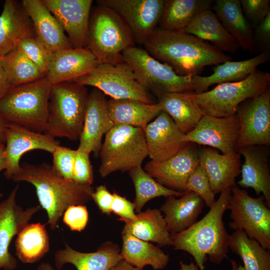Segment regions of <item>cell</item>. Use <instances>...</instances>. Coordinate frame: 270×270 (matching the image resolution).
<instances>
[{
	"instance_id": "obj_1",
	"label": "cell",
	"mask_w": 270,
	"mask_h": 270,
	"mask_svg": "<svg viewBox=\"0 0 270 270\" xmlns=\"http://www.w3.org/2000/svg\"><path fill=\"white\" fill-rule=\"evenodd\" d=\"M144 46L152 57L182 76L198 75L206 66L232 60L213 45L182 30L157 28Z\"/></svg>"
},
{
	"instance_id": "obj_2",
	"label": "cell",
	"mask_w": 270,
	"mask_h": 270,
	"mask_svg": "<svg viewBox=\"0 0 270 270\" xmlns=\"http://www.w3.org/2000/svg\"><path fill=\"white\" fill-rule=\"evenodd\" d=\"M230 196L231 188L221 192L214 205L201 220L188 229L172 235L174 248L190 254L200 270H204L208 257L216 264H220L227 257L230 234L222 218L228 210Z\"/></svg>"
},
{
	"instance_id": "obj_3",
	"label": "cell",
	"mask_w": 270,
	"mask_h": 270,
	"mask_svg": "<svg viewBox=\"0 0 270 270\" xmlns=\"http://www.w3.org/2000/svg\"><path fill=\"white\" fill-rule=\"evenodd\" d=\"M16 182H24L36 189L41 208L48 216V224L54 230L64 211L72 205L84 204L92 199V186L77 184L59 176L52 165L24 162L12 176Z\"/></svg>"
},
{
	"instance_id": "obj_4",
	"label": "cell",
	"mask_w": 270,
	"mask_h": 270,
	"mask_svg": "<svg viewBox=\"0 0 270 270\" xmlns=\"http://www.w3.org/2000/svg\"><path fill=\"white\" fill-rule=\"evenodd\" d=\"M88 94L86 86L74 81L52 85L44 133L54 138L79 139Z\"/></svg>"
},
{
	"instance_id": "obj_5",
	"label": "cell",
	"mask_w": 270,
	"mask_h": 270,
	"mask_svg": "<svg viewBox=\"0 0 270 270\" xmlns=\"http://www.w3.org/2000/svg\"><path fill=\"white\" fill-rule=\"evenodd\" d=\"M52 86L45 76L12 88L0 100V116L6 122L44 133Z\"/></svg>"
},
{
	"instance_id": "obj_6",
	"label": "cell",
	"mask_w": 270,
	"mask_h": 270,
	"mask_svg": "<svg viewBox=\"0 0 270 270\" xmlns=\"http://www.w3.org/2000/svg\"><path fill=\"white\" fill-rule=\"evenodd\" d=\"M135 44L128 26L115 11L100 4L91 10L86 48L98 64L123 60L122 52Z\"/></svg>"
},
{
	"instance_id": "obj_7",
	"label": "cell",
	"mask_w": 270,
	"mask_h": 270,
	"mask_svg": "<svg viewBox=\"0 0 270 270\" xmlns=\"http://www.w3.org/2000/svg\"><path fill=\"white\" fill-rule=\"evenodd\" d=\"M99 155L98 172L102 178L117 171L129 172L142 166L148 156L144 129L114 125L105 134Z\"/></svg>"
},
{
	"instance_id": "obj_8",
	"label": "cell",
	"mask_w": 270,
	"mask_h": 270,
	"mask_svg": "<svg viewBox=\"0 0 270 270\" xmlns=\"http://www.w3.org/2000/svg\"><path fill=\"white\" fill-rule=\"evenodd\" d=\"M270 84V74L256 69L242 80L218 84L208 91L194 92L192 96L204 114L228 117L236 114L242 102L264 92Z\"/></svg>"
},
{
	"instance_id": "obj_9",
	"label": "cell",
	"mask_w": 270,
	"mask_h": 270,
	"mask_svg": "<svg viewBox=\"0 0 270 270\" xmlns=\"http://www.w3.org/2000/svg\"><path fill=\"white\" fill-rule=\"evenodd\" d=\"M122 57L132 67L138 82L158 98L168 93L194 92V76L178 74L145 49L130 47L122 52Z\"/></svg>"
},
{
	"instance_id": "obj_10",
	"label": "cell",
	"mask_w": 270,
	"mask_h": 270,
	"mask_svg": "<svg viewBox=\"0 0 270 270\" xmlns=\"http://www.w3.org/2000/svg\"><path fill=\"white\" fill-rule=\"evenodd\" d=\"M74 82L93 86L111 98L155 104L150 92L138 82L132 67L124 60L98 64L88 73Z\"/></svg>"
},
{
	"instance_id": "obj_11",
	"label": "cell",
	"mask_w": 270,
	"mask_h": 270,
	"mask_svg": "<svg viewBox=\"0 0 270 270\" xmlns=\"http://www.w3.org/2000/svg\"><path fill=\"white\" fill-rule=\"evenodd\" d=\"M262 196H250L236 185L231 188L230 228L242 230L250 238L270 250V210Z\"/></svg>"
},
{
	"instance_id": "obj_12",
	"label": "cell",
	"mask_w": 270,
	"mask_h": 270,
	"mask_svg": "<svg viewBox=\"0 0 270 270\" xmlns=\"http://www.w3.org/2000/svg\"><path fill=\"white\" fill-rule=\"evenodd\" d=\"M96 2L115 11L128 26L135 44L144 45L158 28L164 0H100Z\"/></svg>"
},
{
	"instance_id": "obj_13",
	"label": "cell",
	"mask_w": 270,
	"mask_h": 270,
	"mask_svg": "<svg viewBox=\"0 0 270 270\" xmlns=\"http://www.w3.org/2000/svg\"><path fill=\"white\" fill-rule=\"evenodd\" d=\"M236 114L240 125L236 150L246 146H270V88L242 102Z\"/></svg>"
},
{
	"instance_id": "obj_14",
	"label": "cell",
	"mask_w": 270,
	"mask_h": 270,
	"mask_svg": "<svg viewBox=\"0 0 270 270\" xmlns=\"http://www.w3.org/2000/svg\"><path fill=\"white\" fill-rule=\"evenodd\" d=\"M196 144L186 142L167 160L148 162L144 170L164 186L185 193L188 178L199 165V150Z\"/></svg>"
},
{
	"instance_id": "obj_15",
	"label": "cell",
	"mask_w": 270,
	"mask_h": 270,
	"mask_svg": "<svg viewBox=\"0 0 270 270\" xmlns=\"http://www.w3.org/2000/svg\"><path fill=\"white\" fill-rule=\"evenodd\" d=\"M240 125L236 114L228 117L204 115L192 131L184 134V142L208 146L222 152L236 151Z\"/></svg>"
},
{
	"instance_id": "obj_16",
	"label": "cell",
	"mask_w": 270,
	"mask_h": 270,
	"mask_svg": "<svg viewBox=\"0 0 270 270\" xmlns=\"http://www.w3.org/2000/svg\"><path fill=\"white\" fill-rule=\"evenodd\" d=\"M18 188L16 185L0 202V270H14L16 268V259L9 251L10 242L41 208L36 206L24 209L18 205L16 196Z\"/></svg>"
},
{
	"instance_id": "obj_17",
	"label": "cell",
	"mask_w": 270,
	"mask_h": 270,
	"mask_svg": "<svg viewBox=\"0 0 270 270\" xmlns=\"http://www.w3.org/2000/svg\"><path fill=\"white\" fill-rule=\"evenodd\" d=\"M5 158L6 168L4 176L12 179L20 168V160L26 152L40 150L52 154L60 146L59 142L44 133L28 130L6 122L5 131Z\"/></svg>"
},
{
	"instance_id": "obj_18",
	"label": "cell",
	"mask_w": 270,
	"mask_h": 270,
	"mask_svg": "<svg viewBox=\"0 0 270 270\" xmlns=\"http://www.w3.org/2000/svg\"><path fill=\"white\" fill-rule=\"evenodd\" d=\"M74 48H86L92 0H42Z\"/></svg>"
},
{
	"instance_id": "obj_19",
	"label": "cell",
	"mask_w": 270,
	"mask_h": 270,
	"mask_svg": "<svg viewBox=\"0 0 270 270\" xmlns=\"http://www.w3.org/2000/svg\"><path fill=\"white\" fill-rule=\"evenodd\" d=\"M114 126L109 114L105 94L98 89L94 88L88 94L78 150L98 155L103 136Z\"/></svg>"
},
{
	"instance_id": "obj_20",
	"label": "cell",
	"mask_w": 270,
	"mask_h": 270,
	"mask_svg": "<svg viewBox=\"0 0 270 270\" xmlns=\"http://www.w3.org/2000/svg\"><path fill=\"white\" fill-rule=\"evenodd\" d=\"M148 156L161 162L176 154L186 143L184 134L164 112L160 113L144 128Z\"/></svg>"
},
{
	"instance_id": "obj_21",
	"label": "cell",
	"mask_w": 270,
	"mask_h": 270,
	"mask_svg": "<svg viewBox=\"0 0 270 270\" xmlns=\"http://www.w3.org/2000/svg\"><path fill=\"white\" fill-rule=\"evenodd\" d=\"M268 146L251 145L238 148L236 151L243 156L241 166V180L238 184L244 188H252L256 194H261L266 205L270 208V173L268 167Z\"/></svg>"
},
{
	"instance_id": "obj_22",
	"label": "cell",
	"mask_w": 270,
	"mask_h": 270,
	"mask_svg": "<svg viewBox=\"0 0 270 270\" xmlns=\"http://www.w3.org/2000/svg\"><path fill=\"white\" fill-rule=\"evenodd\" d=\"M199 164L206 172L214 195L236 186L242 166L240 155L236 151L220 154L214 148H202L199 150Z\"/></svg>"
},
{
	"instance_id": "obj_23",
	"label": "cell",
	"mask_w": 270,
	"mask_h": 270,
	"mask_svg": "<svg viewBox=\"0 0 270 270\" xmlns=\"http://www.w3.org/2000/svg\"><path fill=\"white\" fill-rule=\"evenodd\" d=\"M98 64L87 48L64 49L54 52L46 76L52 85L74 81L88 73Z\"/></svg>"
},
{
	"instance_id": "obj_24",
	"label": "cell",
	"mask_w": 270,
	"mask_h": 270,
	"mask_svg": "<svg viewBox=\"0 0 270 270\" xmlns=\"http://www.w3.org/2000/svg\"><path fill=\"white\" fill-rule=\"evenodd\" d=\"M22 6L32 22L36 36L53 53L73 48L62 26L42 0H22Z\"/></svg>"
},
{
	"instance_id": "obj_25",
	"label": "cell",
	"mask_w": 270,
	"mask_h": 270,
	"mask_svg": "<svg viewBox=\"0 0 270 270\" xmlns=\"http://www.w3.org/2000/svg\"><path fill=\"white\" fill-rule=\"evenodd\" d=\"M122 260L118 246L110 242L102 244L96 251L91 252L77 251L66 244L54 256L57 269L62 268L66 264H70L77 270H110Z\"/></svg>"
},
{
	"instance_id": "obj_26",
	"label": "cell",
	"mask_w": 270,
	"mask_h": 270,
	"mask_svg": "<svg viewBox=\"0 0 270 270\" xmlns=\"http://www.w3.org/2000/svg\"><path fill=\"white\" fill-rule=\"evenodd\" d=\"M34 36L32 22L21 2L6 0L0 15V57L16 48L21 40Z\"/></svg>"
},
{
	"instance_id": "obj_27",
	"label": "cell",
	"mask_w": 270,
	"mask_h": 270,
	"mask_svg": "<svg viewBox=\"0 0 270 270\" xmlns=\"http://www.w3.org/2000/svg\"><path fill=\"white\" fill-rule=\"evenodd\" d=\"M270 50H268L256 56L244 60H228L217 64L213 68L214 72L209 76H193L194 92L199 94L206 91L214 84L235 82L242 80L254 72L257 67L270 60Z\"/></svg>"
},
{
	"instance_id": "obj_28",
	"label": "cell",
	"mask_w": 270,
	"mask_h": 270,
	"mask_svg": "<svg viewBox=\"0 0 270 270\" xmlns=\"http://www.w3.org/2000/svg\"><path fill=\"white\" fill-rule=\"evenodd\" d=\"M204 206L198 196L190 191L180 198L174 196H168L160 210L164 213L168 230L172 235L188 229L196 222Z\"/></svg>"
},
{
	"instance_id": "obj_29",
	"label": "cell",
	"mask_w": 270,
	"mask_h": 270,
	"mask_svg": "<svg viewBox=\"0 0 270 270\" xmlns=\"http://www.w3.org/2000/svg\"><path fill=\"white\" fill-rule=\"evenodd\" d=\"M194 92L168 93L158 98L166 112L184 134L192 131L205 115L194 99Z\"/></svg>"
},
{
	"instance_id": "obj_30",
	"label": "cell",
	"mask_w": 270,
	"mask_h": 270,
	"mask_svg": "<svg viewBox=\"0 0 270 270\" xmlns=\"http://www.w3.org/2000/svg\"><path fill=\"white\" fill-rule=\"evenodd\" d=\"M182 30L210 42L223 52L235 53L240 48L210 8L201 12Z\"/></svg>"
},
{
	"instance_id": "obj_31",
	"label": "cell",
	"mask_w": 270,
	"mask_h": 270,
	"mask_svg": "<svg viewBox=\"0 0 270 270\" xmlns=\"http://www.w3.org/2000/svg\"><path fill=\"white\" fill-rule=\"evenodd\" d=\"M214 14L225 29L244 51L253 48L254 28L246 18L239 0H217Z\"/></svg>"
},
{
	"instance_id": "obj_32",
	"label": "cell",
	"mask_w": 270,
	"mask_h": 270,
	"mask_svg": "<svg viewBox=\"0 0 270 270\" xmlns=\"http://www.w3.org/2000/svg\"><path fill=\"white\" fill-rule=\"evenodd\" d=\"M110 118L114 125L124 124L144 128L162 111L159 104H146L130 99L108 100Z\"/></svg>"
},
{
	"instance_id": "obj_33",
	"label": "cell",
	"mask_w": 270,
	"mask_h": 270,
	"mask_svg": "<svg viewBox=\"0 0 270 270\" xmlns=\"http://www.w3.org/2000/svg\"><path fill=\"white\" fill-rule=\"evenodd\" d=\"M136 218L126 221L122 233H128L146 242L160 246L172 245V235L160 210L148 208L136 214Z\"/></svg>"
},
{
	"instance_id": "obj_34",
	"label": "cell",
	"mask_w": 270,
	"mask_h": 270,
	"mask_svg": "<svg viewBox=\"0 0 270 270\" xmlns=\"http://www.w3.org/2000/svg\"><path fill=\"white\" fill-rule=\"evenodd\" d=\"M122 240L120 254L122 260L130 265L142 268L150 266L154 270L167 266L169 256L158 246L128 233H122Z\"/></svg>"
},
{
	"instance_id": "obj_35",
	"label": "cell",
	"mask_w": 270,
	"mask_h": 270,
	"mask_svg": "<svg viewBox=\"0 0 270 270\" xmlns=\"http://www.w3.org/2000/svg\"><path fill=\"white\" fill-rule=\"evenodd\" d=\"M212 4L210 0H164L158 28L182 30Z\"/></svg>"
},
{
	"instance_id": "obj_36",
	"label": "cell",
	"mask_w": 270,
	"mask_h": 270,
	"mask_svg": "<svg viewBox=\"0 0 270 270\" xmlns=\"http://www.w3.org/2000/svg\"><path fill=\"white\" fill-rule=\"evenodd\" d=\"M45 225L40 222L28 224L17 235L16 255L22 262H36L48 252L50 240Z\"/></svg>"
},
{
	"instance_id": "obj_37",
	"label": "cell",
	"mask_w": 270,
	"mask_h": 270,
	"mask_svg": "<svg viewBox=\"0 0 270 270\" xmlns=\"http://www.w3.org/2000/svg\"><path fill=\"white\" fill-rule=\"evenodd\" d=\"M228 247L239 256L246 270H270V252L242 230H234L229 236Z\"/></svg>"
},
{
	"instance_id": "obj_38",
	"label": "cell",
	"mask_w": 270,
	"mask_h": 270,
	"mask_svg": "<svg viewBox=\"0 0 270 270\" xmlns=\"http://www.w3.org/2000/svg\"><path fill=\"white\" fill-rule=\"evenodd\" d=\"M129 174L136 192L134 202V210L138 213L141 212L147 202L154 198L162 196H181L184 194L169 189L158 183L142 168V166L131 169Z\"/></svg>"
},
{
	"instance_id": "obj_39",
	"label": "cell",
	"mask_w": 270,
	"mask_h": 270,
	"mask_svg": "<svg viewBox=\"0 0 270 270\" xmlns=\"http://www.w3.org/2000/svg\"><path fill=\"white\" fill-rule=\"evenodd\" d=\"M3 67L6 77L12 87L46 76L17 47L3 57Z\"/></svg>"
},
{
	"instance_id": "obj_40",
	"label": "cell",
	"mask_w": 270,
	"mask_h": 270,
	"mask_svg": "<svg viewBox=\"0 0 270 270\" xmlns=\"http://www.w3.org/2000/svg\"><path fill=\"white\" fill-rule=\"evenodd\" d=\"M17 48L42 72L46 74L54 53L36 36L21 40L18 42Z\"/></svg>"
},
{
	"instance_id": "obj_41",
	"label": "cell",
	"mask_w": 270,
	"mask_h": 270,
	"mask_svg": "<svg viewBox=\"0 0 270 270\" xmlns=\"http://www.w3.org/2000/svg\"><path fill=\"white\" fill-rule=\"evenodd\" d=\"M186 188V192L192 191L198 196L210 208L216 202L209 179L200 164L188 178Z\"/></svg>"
},
{
	"instance_id": "obj_42",
	"label": "cell",
	"mask_w": 270,
	"mask_h": 270,
	"mask_svg": "<svg viewBox=\"0 0 270 270\" xmlns=\"http://www.w3.org/2000/svg\"><path fill=\"white\" fill-rule=\"evenodd\" d=\"M52 154V167L62 178L73 180V170L76 150L65 146H58Z\"/></svg>"
},
{
	"instance_id": "obj_43",
	"label": "cell",
	"mask_w": 270,
	"mask_h": 270,
	"mask_svg": "<svg viewBox=\"0 0 270 270\" xmlns=\"http://www.w3.org/2000/svg\"><path fill=\"white\" fill-rule=\"evenodd\" d=\"M243 14L254 29L270 12V0H240Z\"/></svg>"
},
{
	"instance_id": "obj_44",
	"label": "cell",
	"mask_w": 270,
	"mask_h": 270,
	"mask_svg": "<svg viewBox=\"0 0 270 270\" xmlns=\"http://www.w3.org/2000/svg\"><path fill=\"white\" fill-rule=\"evenodd\" d=\"M90 154L86 152L76 150L73 181L77 184L92 186L93 183V169L90 159Z\"/></svg>"
},
{
	"instance_id": "obj_45",
	"label": "cell",
	"mask_w": 270,
	"mask_h": 270,
	"mask_svg": "<svg viewBox=\"0 0 270 270\" xmlns=\"http://www.w3.org/2000/svg\"><path fill=\"white\" fill-rule=\"evenodd\" d=\"M64 223L72 231L81 232L86 227L88 213L84 204L72 205L63 214Z\"/></svg>"
},
{
	"instance_id": "obj_46",
	"label": "cell",
	"mask_w": 270,
	"mask_h": 270,
	"mask_svg": "<svg viewBox=\"0 0 270 270\" xmlns=\"http://www.w3.org/2000/svg\"><path fill=\"white\" fill-rule=\"evenodd\" d=\"M270 12L254 29L252 50L260 54L270 50Z\"/></svg>"
},
{
	"instance_id": "obj_47",
	"label": "cell",
	"mask_w": 270,
	"mask_h": 270,
	"mask_svg": "<svg viewBox=\"0 0 270 270\" xmlns=\"http://www.w3.org/2000/svg\"><path fill=\"white\" fill-rule=\"evenodd\" d=\"M134 210V202L116 192L112 193L111 211L120 216L119 220L126 222L136 220L137 216Z\"/></svg>"
},
{
	"instance_id": "obj_48",
	"label": "cell",
	"mask_w": 270,
	"mask_h": 270,
	"mask_svg": "<svg viewBox=\"0 0 270 270\" xmlns=\"http://www.w3.org/2000/svg\"><path fill=\"white\" fill-rule=\"evenodd\" d=\"M91 198L102 212L108 215L110 214L112 194L110 192L105 186H97L92 194Z\"/></svg>"
},
{
	"instance_id": "obj_49",
	"label": "cell",
	"mask_w": 270,
	"mask_h": 270,
	"mask_svg": "<svg viewBox=\"0 0 270 270\" xmlns=\"http://www.w3.org/2000/svg\"><path fill=\"white\" fill-rule=\"evenodd\" d=\"M12 86L9 83L3 67V57H0V100L10 89Z\"/></svg>"
},
{
	"instance_id": "obj_50",
	"label": "cell",
	"mask_w": 270,
	"mask_h": 270,
	"mask_svg": "<svg viewBox=\"0 0 270 270\" xmlns=\"http://www.w3.org/2000/svg\"><path fill=\"white\" fill-rule=\"evenodd\" d=\"M110 270H143V268L134 266L122 260L112 266Z\"/></svg>"
},
{
	"instance_id": "obj_51",
	"label": "cell",
	"mask_w": 270,
	"mask_h": 270,
	"mask_svg": "<svg viewBox=\"0 0 270 270\" xmlns=\"http://www.w3.org/2000/svg\"><path fill=\"white\" fill-rule=\"evenodd\" d=\"M6 168L5 158V145L0 142V172Z\"/></svg>"
},
{
	"instance_id": "obj_52",
	"label": "cell",
	"mask_w": 270,
	"mask_h": 270,
	"mask_svg": "<svg viewBox=\"0 0 270 270\" xmlns=\"http://www.w3.org/2000/svg\"><path fill=\"white\" fill-rule=\"evenodd\" d=\"M6 122L0 116V142H5V131Z\"/></svg>"
},
{
	"instance_id": "obj_53",
	"label": "cell",
	"mask_w": 270,
	"mask_h": 270,
	"mask_svg": "<svg viewBox=\"0 0 270 270\" xmlns=\"http://www.w3.org/2000/svg\"><path fill=\"white\" fill-rule=\"evenodd\" d=\"M180 265L182 270H198L199 269L198 266L193 261H191L190 264H186L182 261H180Z\"/></svg>"
},
{
	"instance_id": "obj_54",
	"label": "cell",
	"mask_w": 270,
	"mask_h": 270,
	"mask_svg": "<svg viewBox=\"0 0 270 270\" xmlns=\"http://www.w3.org/2000/svg\"><path fill=\"white\" fill-rule=\"evenodd\" d=\"M38 270H55L52 266L49 263L42 262L38 267ZM56 270H64L62 268Z\"/></svg>"
},
{
	"instance_id": "obj_55",
	"label": "cell",
	"mask_w": 270,
	"mask_h": 270,
	"mask_svg": "<svg viewBox=\"0 0 270 270\" xmlns=\"http://www.w3.org/2000/svg\"><path fill=\"white\" fill-rule=\"evenodd\" d=\"M232 264V270H236L237 268L236 263L234 260H231Z\"/></svg>"
},
{
	"instance_id": "obj_56",
	"label": "cell",
	"mask_w": 270,
	"mask_h": 270,
	"mask_svg": "<svg viewBox=\"0 0 270 270\" xmlns=\"http://www.w3.org/2000/svg\"><path fill=\"white\" fill-rule=\"evenodd\" d=\"M236 270H246L244 266H242V265H240L238 267H237Z\"/></svg>"
},
{
	"instance_id": "obj_57",
	"label": "cell",
	"mask_w": 270,
	"mask_h": 270,
	"mask_svg": "<svg viewBox=\"0 0 270 270\" xmlns=\"http://www.w3.org/2000/svg\"><path fill=\"white\" fill-rule=\"evenodd\" d=\"M3 196V194L0 192V199Z\"/></svg>"
},
{
	"instance_id": "obj_58",
	"label": "cell",
	"mask_w": 270,
	"mask_h": 270,
	"mask_svg": "<svg viewBox=\"0 0 270 270\" xmlns=\"http://www.w3.org/2000/svg\"><path fill=\"white\" fill-rule=\"evenodd\" d=\"M179 270H182L180 268Z\"/></svg>"
}]
</instances>
